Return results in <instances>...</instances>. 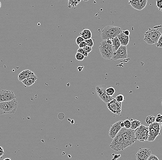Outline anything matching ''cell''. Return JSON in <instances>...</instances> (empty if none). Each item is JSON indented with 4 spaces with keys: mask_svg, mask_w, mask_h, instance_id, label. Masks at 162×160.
<instances>
[{
    "mask_svg": "<svg viewBox=\"0 0 162 160\" xmlns=\"http://www.w3.org/2000/svg\"><path fill=\"white\" fill-rule=\"evenodd\" d=\"M161 26H156L154 28H149L144 34V40L150 45H152L157 43L161 36L159 28Z\"/></svg>",
    "mask_w": 162,
    "mask_h": 160,
    "instance_id": "cell-1",
    "label": "cell"
},
{
    "mask_svg": "<svg viewBox=\"0 0 162 160\" xmlns=\"http://www.w3.org/2000/svg\"><path fill=\"white\" fill-rule=\"evenodd\" d=\"M122 32V29L120 27L107 25L101 32V38L103 40L108 39H112L118 36V35Z\"/></svg>",
    "mask_w": 162,
    "mask_h": 160,
    "instance_id": "cell-2",
    "label": "cell"
},
{
    "mask_svg": "<svg viewBox=\"0 0 162 160\" xmlns=\"http://www.w3.org/2000/svg\"><path fill=\"white\" fill-rule=\"evenodd\" d=\"M18 103L15 99L9 102H0V115L14 114L16 111Z\"/></svg>",
    "mask_w": 162,
    "mask_h": 160,
    "instance_id": "cell-3",
    "label": "cell"
},
{
    "mask_svg": "<svg viewBox=\"0 0 162 160\" xmlns=\"http://www.w3.org/2000/svg\"><path fill=\"white\" fill-rule=\"evenodd\" d=\"M99 50L103 58L112 60L115 52L113 45L107 43L106 40H103L100 43Z\"/></svg>",
    "mask_w": 162,
    "mask_h": 160,
    "instance_id": "cell-4",
    "label": "cell"
},
{
    "mask_svg": "<svg viewBox=\"0 0 162 160\" xmlns=\"http://www.w3.org/2000/svg\"><path fill=\"white\" fill-rule=\"evenodd\" d=\"M120 132L127 148L132 145L137 140L134 130L123 127L121 129Z\"/></svg>",
    "mask_w": 162,
    "mask_h": 160,
    "instance_id": "cell-5",
    "label": "cell"
},
{
    "mask_svg": "<svg viewBox=\"0 0 162 160\" xmlns=\"http://www.w3.org/2000/svg\"><path fill=\"white\" fill-rule=\"evenodd\" d=\"M113 139L110 145V147L113 150L116 152H119L126 148V146L124 143L120 131Z\"/></svg>",
    "mask_w": 162,
    "mask_h": 160,
    "instance_id": "cell-6",
    "label": "cell"
},
{
    "mask_svg": "<svg viewBox=\"0 0 162 160\" xmlns=\"http://www.w3.org/2000/svg\"><path fill=\"white\" fill-rule=\"evenodd\" d=\"M135 133L137 140L141 142L148 141L149 136L148 127L141 125L140 127L135 130Z\"/></svg>",
    "mask_w": 162,
    "mask_h": 160,
    "instance_id": "cell-7",
    "label": "cell"
},
{
    "mask_svg": "<svg viewBox=\"0 0 162 160\" xmlns=\"http://www.w3.org/2000/svg\"><path fill=\"white\" fill-rule=\"evenodd\" d=\"M106 86L105 85H99L96 86L95 88L97 95L106 104L109 103L114 99L113 97L109 96L106 95Z\"/></svg>",
    "mask_w": 162,
    "mask_h": 160,
    "instance_id": "cell-8",
    "label": "cell"
},
{
    "mask_svg": "<svg viewBox=\"0 0 162 160\" xmlns=\"http://www.w3.org/2000/svg\"><path fill=\"white\" fill-rule=\"evenodd\" d=\"M108 109L114 114L121 115L122 112V103L119 102L114 99L109 103L106 104Z\"/></svg>",
    "mask_w": 162,
    "mask_h": 160,
    "instance_id": "cell-9",
    "label": "cell"
},
{
    "mask_svg": "<svg viewBox=\"0 0 162 160\" xmlns=\"http://www.w3.org/2000/svg\"><path fill=\"white\" fill-rule=\"evenodd\" d=\"M127 48L126 46L121 45L119 49L115 52L112 60H118L119 59H126L127 58Z\"/></svg>",
    "mask_w": 162,
    "mask_h": 160,
    "instance_id": "cell-10",
    "label": "cell"
},
{
    "mask_svg": "<svg viewBox=\"0 0 162 160\" xmlns=\"http://www.w3.org/2000/svg\"><path fill=\"white\" fill-rule=\"evenodd\" d=\"M16 98L13 91L2 90L0 91V102H9Z\"/></svg>",
    "mask_w": 162,
    "mask_h": 160,
    "instance_id": "cell-11",
    "label": "cell"
},
{
    "mask_svg": "<svg viewBox=\"0 0 162 160\" xmlns=\"http://www.w3.org/2000/svg\"><path fill=\"white\" fill-rule=\"evenodd\" d=\"M151 155L150 149L147 148H140L135 156L136 160H147Z\"/></svg>",
    "mask_w": 162,
    "mask_h": 160,
    "instance_id": "cell-12",
    "label": "cell"
},
{
    "mask_svg": "<svg viewBox=\"0 0 162 160\" xmlns=\"http://www.w3.org/2000/svg\"><path fill=\"white\" fill-rule=\"evenodd\" d=\"M122 121V120H120L111 125L109 132V136L110 138H114L122 128L121 126Z\"/></svg>",
    "mask_w": 162,
    "mask_h": 160,
    "instance_id": "cell-13",
    "label": "cell"
},
{
    "mask_svg": "<svg viewBox=\"0 0 162 160\" xmlns=\"http://www.w3.org/2000/svg\"><path fill=\"white\" fill-rule=\"evenodd\" d=\"M149 136L148 141L149 142H152L156 138L157 136L160 134V131H157L152 128L151 125H149Z\"/></svg>",
    "mask_w": 162,
    "mask_h": 160,
    "instance_id": "cell-14",
    "label": "cell"
},
{
    "mask_svg": "<svg viewBox=\"0 0 162 160\" xmlns=\"http://www.w3.org/2000/svg\"><path fill=\"white\" fill-rule=\"evenodd\" d=\"M37 80V76H36L35 75H34L24 79L21 82H22L24 87L28 88L33 85Z\"/></svg>",
    "mask_w": 162,
    "mask_h": 160,
    "instance_id": "cell-15",
    "label": "cell"
},
{
    "mask_svg": "<svg viewBox=\"0 0 162 160\" xmlns=\"http://www.w3.org/2000/svg\"><path fill=\"white\" fill-rule=\"evenodd\" d=\"M147 4V0H137L136 1L131 3L130 5L134 8L137 10H141L146 7Z\"/></svg>",
    "mask_w": 162,
    "mask_h": 160,
    "instance_id": "cell-16",
    "label": "cell"
},
{
    "mask_svg": "<svg viewBox=\"0 0 162 160\" xmlns=\"http://www.w3.org/2000/svg\"><path fill=\"white\" fill-rule=\"evenodd\" d=\"M34 75H35L34 72H31V70L26 69L20 73V74L18 75V80L19 81L22 82L26 78Z\"/></svg>",
    "mask_w": 162,
    "mask_h": 160,
    "instance_id": "cell-17",
    "label": "cell"
},
{
    "mask_svg": "<svg viewBox=\"0 0 162 160\" xmlns=\"http://www.w3.org/2000/svg\"><path fill=\"white\" fill-rule=\"evenodd\" d=\"M117 37L120 42L121 45L126 46L128 45L129 41V36L125 35L122 32L118 35Z\"/></svg>",
    "mask_w": 162,
    "mask_h": 160,
    "instance_id": "cell-18",
    "label": "cell"
},
{
    "mask_svg": "<svg viewBox=\"0 0 162 160\" xmlns=\"http://www.w3.org/2000/svg\"><path fill=\"white\" fill-rule=\"evenodd\" d=\"M80 36L82 37L84 40L91 39L92 37L91 32L90 30L87 29H84L80 32Z\"/></svg>",
    "mask_w": 162,
    "mask_h": 160,
    "instance_id": "cell-19",
    "label": "cell"
},
{
    "mask_svg": "<svg viewBox=\"0 0 162 160\" xmlns=\"http://www.w3.org/2000/svg\"><path fill=\"white\" fill-rule=\"evenodd\" d=\"M112 45L114 49L115 52L121 46V43L118 37L114 38L112 39Z\"/></svg>",
    "mask_w": 162,
    "mask_h": 160,
    "instance_id": "cell-20",
    "label": "cell"
},
{
    "mask_svg": "<svg viewBox=\"0 0 162 160\" xmlns=\"http://www.w3.org/2000/svg\"><path fill=\"white\" fill-rule=\"evenodd\" d=\"M130 121H131V126H130V129L134 131L141 125V122L139 120H135V119L133 120L132 119Z\"/></svg>",
    "mask_w": 162,
    "mask_h": 160,
    "instance_id": "cell-21",
    "label": "cell"
},
{
    "mask_svg": "<svg viewBox=\"0 0 162 160\" xmlns=\"http://www.w3.org/2000/svg\"><path fill=\"white\" fill-rule=\"evenodd\" d=\"M82 0H68V7L71 8L72 7H76Z\"/></svg>",
    "mask_w": 162,
    "mask_h": 160,
    "instance_id": "cell-22",
    "label": "cell"
},
{
    "mask_svg": "<svg viewBox=\"0 0 162 160\" xmlns=\"http://www.w3.org/2000/svg\"><path fill=\"white\" fill-rule=\"evenodd\" d=\"M155 117L153 115H149L146 117L145 121L148 125H150L151 124L155 122Z\"/></svg>",
    "mask_w": 162,
    "mask_h": 160,
    "instance_id": "cell-23",
    "label": "cell"
},
{
    "mask_svg": "<svg viewBox=\"0 0 162 160\" xmlns=\"http://www.w3.org/2000/svg\"><path fill=\"white\" fill-rule=\"evenodd\" d=\"M115 93V89L113 87H109L106 89V95L109 96H112Z\"/></svg>",
    "mask_w": 162,
    "mask_h": 160,
    "instance_id": "cell-24",
    "label": "cell"
},
{
    "mask_svg": "<svg viewBox=\"0 0 162 160\" xmlns=\"http://www.w3.org/2000/svg\"><path fill=\"white\" fill-rule=\"evenodd\" d=\"M75 58L77 60L79 61H82L84 60L85 57L82 54L77 52L76 56H75Z\"/></svg>",
    "mask_w": 162,
    "mask_h": 160,
    "instance_id": "cell-25",
    "label": "cell"
},
{
    "mask_svg": "<svg viewBox=\"0 0 162 160\" xmlns=\"http://www.w3.org/2000/svg\"><path fill=\"white\" fill-rule=\"evenodd\" d=\"M123 124H124V128H126V129H130V126H131V121L130 120L126 119L123 121Z\"/></svg>",
    "mask_w": 162,
    "mask_h": 160,
    "instance_id": "cell-26",
    "label": "cell"
},
{
    "mask_svg": "<svg viewBox=\"0 0 162 160\" xmlns=\"http://www.w3.org/2000/svg\"><path fill=\"white\" fill-rule=\"evenodd\" d=\"M124 99L125 98H124V96L122 95H118L116 98V100L119 102L122 103V102H124Z\"/></svg>",
    "mask_w": 162,
    "mask_h": 160,
    "instance_id": "cell-27",
    "label": "cell"
},
{
    "mask_svg": "<svg viewBox=\"0 0 162 160\" xmlns=\"http://www.w3.org/2000/svg\"><path fill=\"white\" fill-rule=\"evenodd\" d=\"M156 6L160 11L162 12V0H156Z\"/></svg>",
    "mask_w": 162,
    "mask_h": 160,
    "instance_id": "cell-28",
    "label": "cell"
},
{
    "mask_svg": "<svg viewBox=\"0 0 162 160\" xmlns=\"http://www.w3.org/2000/svg\"><path fill=\"white\" fill-rule=\"evenodd\" d=\"M86 43L87 44V46H89V47H92L94 46V42L93 39L91 38V39H87V40H85Z\"/></svg>",
    "mask_w": 162,
    "mask_h": 160,
    "instance_id": "cell-29",
    "label": "cell"
},
{
    "mask_svg": "<svg viewBox=\"0 0 162 160\" xmlns=\"http://www.w3.org/2000/svg\"><path fill=\"white\" fill-rule=\"evenodd\" d=\"M156 45L157 47H158V48H162V33H161V36H160L157 43L156 44Z\"/></svg>",
    "mask_w": 162,
    "mask_h": 160,
    "instance_id": "cell-30",
    "label": "cell"
},
{
    "mask_svg": "<svg viewBox=\"0 0 162 160\" xmlns=\"http://www.w3.org/2000/svg\"><path fill=\"white\" fill-rule=\"evenodd\" d=\"M155 122L161 124L162 123V114H157L156 117Z\"/></svg>",
    "mask_w": 162,
    "mask_h": 160,
    "instance_id": "cell-31",
    "label": "cell"
},
{
    "mask_svg": "<svg viewBox=\"0 0 162 160\" xmlns=\"http://www.w3.org/2000/svg\"><path fill=\"white\" fill-rule=\"evenodd\" d=\"M77 52H78L80 53L81 54L84 55L85 57H87V56H88V53L85 52L83 48H79Z\"/></svg>",
    "mask_w": 162,
    "mask_h": 160,
    "instance_id": "cell-32",
    "label": "cell"
},
{
    "mask_svg": "<svg viewBox=\"0 0 162 160\" xmlns=\"http://www.w3.org/2000/svg\"><path fill=\"white\" fill-rule=\"evenodd\" d=\"M84 41H85L84 39L82 37L78 36L76 39V42L77 45H78L81 43H82V42Z\"/></svg>",
    "mask_w": 162,
    "mask_h": 160,
    "instance_id": "cell-33",
    "label": "cell"
},
{
    "mask_svg": "<svg viewBox=\"0 0 162 160\" xmlns=\"http://www.w3.org/2000/svg\"><path fill=\"white\" fill-rule=\"evenodd\" d=\"M83 49L84 50L85 52H86L88 54L92 51V47H89V46H86V47H85L84 48H83Z\"/></svg>",
    "mask_w": 162,
    "mask_h": 160,
    "instance_id": "cell-34",
    "label": "cell"
},
{
    "mask_svg": "<svg viewBox=\"0 0 162 160\" xmlns=\"http://www.w3.org/2000/svg\"><path fill=\"white\" fill-rule=\"evenodd\" d=\"M147 160H159V159L155 155H151Z\"/></svg>",
    "mask_w": 162,
    "mask_h": 160,
    "instance_id": "cell-35",
    "label": "cell"
},
{
    "mask_svg": "<svg viewBox=\"0 0 162 160\" xmlns=\"http://www.w3.org/2000/svg\"><path fill=\"white\" fill-rule=\"evenodd\" d=\"M86 46L87 44L85 41H83L82 43H81L78 45L79 48H84Z\"/></svg>",
    "mask_w": 162,
    "mask_h": 160,
    "instance_id": "cell-36",
    "label": "cell"
},
{
    "mask_svg": "<svg viewBox=\"0 0 162 160\" xmlns=\"http://www.w3.org/2000/svg\"><path fill=\"white\" fill-rule=\"evenodd\" d=\"M4 154H5V152H4L3 148L0 146V157H2L4 155Z\"/></svg>",
    "mask_w": 162,
    "mask_h": 160,
    "instance_id": "cell-37",
    "label": "cell"
},
{
    "mask_svg": "<svg viewBox=\"0 0 162 160\" xmlns=\"http://www.w3.org/2000/svg\"><path fill=\"white\" fill-rule=\"evenodd\" d=\"M122 32H123L125 35H126V36H129V35H130V32H129V31L128 30L124 31H122Z\"/></svg>",
    "mask_w": 162,
    "mask_h": 160,
    "instance_id": "cell-38",
    "label": "cell"
},
{
    "mask_svg": "<svg viewBox=\"0 0 162 160\" xmlns=\"http://www.w3.org/2000/svg\"><path fill=\"white\" fill-rule=\"evenodd\" d=\"M84 66H79L78 68V71H79V72H82L83 70V68H84Z\"/></svg>",
    "mask_w": 162,
    "mask_h": 160,
    "instance_id": "cell-39",
    "label": "cell"
},
{
    "mask_svg": "<svg viewBox=\"0 0 162 160\" xmlns=\"http://www.w3.org/2000/svg\"><path fill=\"white\" fill-rule=\"evenodd\" d=\"M136 1H137V0H129V4H130L131 3Z\"/></svg>",
    "mask_w": 162,
    "mask_h": 160,
    "instance_id": "cell-40",
    "label": "cell"
},
{
    "mask_svg": "<svg viewBox=\"0 0 162 160\" xmlns=\"http://www.w3.org/2000/svg\"><path fill=\"white\" fill-rule=\"evenodd\" d=\"M3 160H11V159L9 158H5V159H4Z\"/></svg>",
    "mask_w": 162,
    "mask_h": 160,
    "instance_id": "cell-41",
    "label": "cell"
},
{
    "mask_svg": "<svg viewBox=\"0 0 162 160\" xmlns=\"http://www.w3.org/2000/svg\"><path fill=\"white\" fill-rule=\"evenodd\" d=\"M1 6H2L1 2H0V8H1Z\"/></svg>",
    "mask_w": 162,
    "mask_h": 160,
    "instance_id": "cell-42",
    "label": "cell"
},
{
    "mask_svg": "<svg viewBox=\"0 0 162 160\" xmlns=\"http://www.w3.org/2000/svg\"><path fill=\"white\" fill-rule=\"evenodd\" d=\"M83 1H84V2H87L88 1H89V0H83Z\"/></svg>",
    "mask_w": 162,
    "mask_h": 160,
    "instance_id": "cell-43",
    "label": "cell"
},
{
    "mask_svg": "<svg viewBox=\"0 0 162 160\" xmlns=\"http://www.w3.org/2000/svg\"><path fill=\"white\" fill-rule=\"evenodd\" d=\"M160 127H161V128L162 129V123H161V125H160Z\"/></svg>",
    "mask_w": 162,
    "mask_h": 160,
    "instance_id": "cell-44",
    "label": "cell"
},
{
    "mask_svg": "<svg viewBox=\"0 0 162 160\" xmlns=\"http://www.w3.org/2000/svg\"><path fill=\"white\" fill-rule=\"evenodd\" d=\"M161 105H162V101H161Z\"/></svg>",
    "mask_w": 162,
    "mask_h": 160,
    "instance_id": "cell-45",
    "label": "cell"
}]
</instances>
